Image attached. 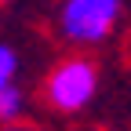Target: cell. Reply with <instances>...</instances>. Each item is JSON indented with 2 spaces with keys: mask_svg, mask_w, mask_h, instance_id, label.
I'll return each instance as SVG.
<instances>
[{
  "mask_svg": "<svg viewBox=\"0 0 131 131\" xmlns=\"http://www.w3.org/2000/svg\"><path fill=\"white\" fill-rule=\"evenodd\" d=\"M95 91H98V69H95V62H88V58L62 62L58 69L51 73V80H47V102H51L55 109H62V113L84 109L95 98Z\"/></svg>",
  "mask_w": 131,
  "mask_h": 131,
  "instance_id": "2",
  "label": "cell"
},
{
  "mask_svg": "<svg viewBox=\"0 0 131 131\" xmlns=\"http://www.w3.org/2000/svg\"><path fill=\"white\" fill-rule=\"evenodd\" d=\"M15 69H18V55H15L7 44H0V91L7 84H15Z\"/></svg>",
  "mask_w": 131,
  "mask_h": 131,
  "instance_id": "4",
  "label": "cell"
},
{
  "mask_svg": "<svg viewBox=\"0 0 131 131\" xmlns=\"http://www.w3.org/2000/svg\"><path fill=\"white\" fill-rule=\"evenodd\" d=\"M22 106H26V98H22V91L15 84H7L4 91H0V120H4V124H11L15 117H18Z\"/></svg>",
  "mask_w": 131,
  "mask_h": 131,
  "instance_id": "3",
  "label": "cell"
},
{
  "mask_svg": "<svg viewBox=\"0 0 131 131\" xmlns=\"http://www.w3.org/2000/svg\"><path fill=\"white\" fill-rule=\"evenodd\" d=\"M120 18V0H66L62 4V33L77 44H102Z\"/></svg>",
  "mask_w": 131,
  "mask_h": 131,
  "instance_id": "1",
  "label": "cell"
},
{
  "mask_svg": "<svg viewBox=\"0 0 131 131\" xmlns=\"http://www.w3.org/2000/svg\"><path fill=\"white\" fill-rule=\"evenodd\" d=\"M4 131H29V127H22V124H7Z\"/></svg>",
  "mask_w": 131,
  "mask_h": 131,
  "instance_id": "5",
  "label": "cell"
}]
</instances>
